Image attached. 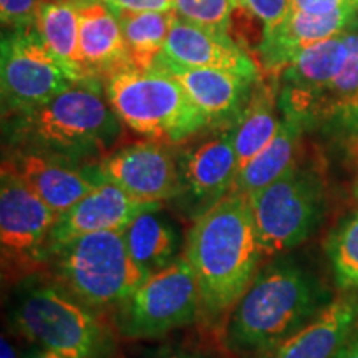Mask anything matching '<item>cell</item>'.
I'll return each mask as SVG.
<instances>
[{"mask_svg": "<svg viewBox=\"0 0 358 358\" xmlns=\"http://www.w3.org/2000/svg\"><path fill=\"white\" fill-rule=\"evenodd\" d=\"M358 20L355 22V25ZM355 25L345 32L348 45V58L342 71L330 85L315 93L306 105L302 106L297 118L302 124L313 116L335 113V111H348L355 115L358 111V29Z\"/></svg>", "mask_w": 358, "mask_h": 358, "instance_id": "cell-26", "label": "cell"}, {"mask_svg": "<svg viewBox=\"0 0 358 358\" xmlns=\"http://www.w3.org/2000/svg\"><path fill=\"white\" fill-rule=\"evenodd\" d=\"M201 319L196 275L182 254L155 272L113 310V325L127 340H156Z\"/></svg>", "mask_w": 358, "mask_h": 358, "instance_id": "cell-7", "label": "cell"}, {"mask_svg": "<svg viewBox=\"0 0 358 358\" xmlns=\"http://www.w3.org/2000/svg\"><path fill=\"white\" fill-rule=\"evenodd\" d=\"M158 208L161 204L134 199L113 182H101L77 204L58 214L50 234V254L77 237L105 231H124L141 213Z\"/></svg>", "mask_w": 358, "mask_h": 358, "instance_id": "cell-14", "label": "cell"}, {"mask_svg": "<svg viewBox=\"0 0 358 358\" xmlns=\"http://www.w3.org/2000/svg\"><path fill=\"white\" fill-rule=\"evenodd\" d=\"M241 0H174V13L211 32L229 35L232 15Z\"/></svg>", "mask_w": 358, "mask_h": 358, "instance_id": "cell-28", "label": "cell"}, {"mask_svg": "<svg viewBox=\"0 0 358 358\" xmlns=\"http://www.w3.org/2000/svg\"><path fill=\"white\" fill-rule=\"evenodd\" d=\"M264 256L248 196L229 192L196 219L185 257L198 282L201 319L222 325L256 277Z\"/></svg>", "mask_w": 358, "mask_h": 358, "instance_id": "cell-2", "label": "cell"}, {"mask_svg": "<svg viewBox=\"0 0 358 358\" xmlns=\"http://www.w3.org/2000/svg\"><path fill=\"white\" fill-rule=\"evenodd\" d=\"M155 69L169 75L181 85L189 100L203 111L209 123H236L249 101L252 80L226 70L185 69L158 57Z\"/></svg>", "mask_w": 358, "mask_h": 358, "instance_id": "cell-16", "label": "cell"}, {"mask_svg": "<svg viewBox=\"0 0 358 358\" xmlns=\"http://www.w3.org/2000/svg\"><path fill=\"white\" fill-rule=\"evenodd\" d=\"M127 42L129 60L138 70H153L156 60L163 53L174 12L116 13Z\"/></svg>", "mask_w": 358, "mask_h": 358, "instance_id": "cell-25", "label": "cell"}, {"mask_svg": "<svg viewBox=\"0 0 358 358\" xmlns=\"http://www.w3.org/2000/svg\"><path fill=\"white\" fill-rule=\"evenodd\" d=\"M348 58L345 34L337 35L303 50L284 70V116L297 118L302 106L330 85L342 71Z\"/></svg>", "mask_w": 358, "mask_h": 358, "instance_id": "cell-19", "label": "cell"}, {"mask_svg": "<svg viewBox=\"0 0 358 358\" xmlns=\"http://www.w3.org/2000/svg\"><path fill=\"white\" fill-rule=\"evenodd\" d=\"M40 0H0V19L10 32L35 27Z\"/></svg>", "mask_w": 358, "mask_h": 358, "instance_id": "cell-29", "label": "cell"}, {"mask_svg": "<svg viewBox=\"0 0 358 358\" xmlns=\"http://www.w3.org/2000/svg\"><path fill=\"white\" fill-rule=\"evenodd\" d=\"M138 358H221L198 347L161 345L143 352Z\"/></svg>", "mask_w": 358, "mask_h": 358, "instance_id": "cell-33", "label": "cell"}, {"mask_svg": "<svg viewBox=\"0 0 358 358\" xmlns=\"http://www.w3.org/2000/svg\"><path fill=\"white\" fill-rule=\"evenodd\" d=\"M35 30L47 50L64 65L75 82L90 77L80 58V15L78 3L70 0L40 2Z\"/></svg>", "mask_w": 358, "mask_h": 358, "instance_id": "cell-21", "label": "cell"}, {"mask_svg": "<svg viewBox=\"0 0 358 358\" xmlns=\"http://www.w3.org/2000/svg\"><path fill=\"white\" fill-rule=\"evenodd\" d=\"M58 214L2 163L0 173V250L3 277L38 272L50 257V234Z\"/></svg>", "mask_w": 358, "mask_h": 358, "instance_id": "cell-9", "label": "cell"}, {"mask_svg": "<svg viewBox=\"0 0 358 358\" xmlns=\"http://www.w3.org/2000/svg\"><path fill=\"white\" fill-rule=\"evenodd\" d=\"M0 65L3 111L8 113L25 115L42 108L77 83L47 50L35 27L3 35Z\"/></svg>", "mask_w": 358, "mask_h": 358, "instance_id": "cell-10", "label": "cell"}, {"mask_svg": "<svg viewBox=\"0 0 358 358\" xmlns=\"http://www.w3.org/2000/svg\"><path fill=\"white\" fill-rule=\"evenodd\" d=\"M335 301L324 279L289 254L259 268L222 324V347L234 358H264Z\"/></svg>", "mask_w": 358, "mask_h": 358, "instance_id": "cell-1", "label": "cell"}, {"mask_svg": "<svg viewBox=\"0 0 358 358\" xmlns=\"http://www.w3.org/2000/svg\"><path fill=\"white\" fill-rule=\"evenodd\" d=\"M358 325V292L342 294L264 358H332Z\"/></svg>", "mask_w": 358, "mask_h": 358, "instance_id": "cell-20", "label": "cell"}, {"mask_svg": "<svg viewBox=\"0 0 358 358\" xmlns=\"http://www.w3.org/2000/svg\"><path fill=\"white\" fill-rule=\"evenodd\" d=\"M19 118L15 133L27 150L77 163L108 150L122 131V122L95 78L71 85L42 108Z\"/></svg>", "mask_w": 358, "mask_h": 358, "instance_id": "cell-4", "label": "cell"}, {"mask_svg": "<svg viewBox=\"0 0 358 358\" xmlns=\"http://www.w3.org/2000/svg\"><path fill=\"white\" fill-rule=\"evenodd\" d=\"M343 8H358V0H292V10L307 15H329Z\"/></svg>", "mask_w": 358, "mask_h": 358, "instance_id": "cell-31", "label": "cell"}, {"mask_svg": "<svg viewBox=\"0 0 358 358\" xmlns=\"http://www.w3.org/2000/svg\"><path fill=\"white\" fill-rule=\"evenodd\" d=\"M7 313L17 334L65 358H113L116 353L115 325L43 272L15 282Z\"/></svg>", "mask_w": 358, "mask_h": 358, "instance_id": "cell-3", "label": "cell"}, {"mask_svg": "<svg viewBox=\"0 0 358 358\" xmlns=\"http://www.w3.org/2000/svg\"><path fill=\"white\" fill-rule=\"evenodd\" d=\"M115 13L174 12V0H110Z\"/></svg>", "mask_w": 358, "mask_h": 358, "instance_id": "cell-32", "label": "cell"}, {"mask_svg": "<svg viewBox=\"0 0 358 358\" xmlns=\"http://www.w3.org/2000/svg\"><path fill=\"white\" fill-rule=\"evenodd\" d=\"M20 358H65V357L58 355V353H53L50 350H45V348L32 347V348H29V350H25L24 353H22Z\"/></svg>", "mask_w": 358, "mask_h": 358, "instance_id": "cell-35", "label": "cell"}, {"mask_svg": "<svg viewBox=\"0 0 358 358\" xmlns=\"http://www.w3.org/2000/svg\"><path fill=\"white\" fill-rule=\"evenodd\" d=\"M105 95L120 122L156 143H181L209 123L181 85L158 69L115 71Z\"/></svg>", "mask_w": 358, "mask_h": 358, "instance_id": "cell-6", "label": "cell"}, {"mask_svg": "<svg viewBox=\"0 0 358 358\" xmlns=\"http://www.w3.org/2000/svg\"><path fill=\"white\" fill-rule=\"evenodd\" d=\"M0 358H20L6 335H2V340H0Z\"/></svg>", "mask_w": 358, "mask_h": 358, "instance_id": "cell-36", "label": "cell"}, {"mask_svg": "<svg viewBox=\"0 0 358 358\" xmlns=\"http://www.w3.org/2000/svg\"><path fill=\"white\" fill-rule=\"evenodd\" d=\"M303 124L299 120L284 116L279 131L252 161L237 173L231 192L250 196L284 176L295 166L299 140Z\"/></svg>", "mask_w": 358, "mask_h": 358, "instance_id": "cell-22", "label": "cell"}, {"mask_svg": "<svg viewBox=\"0 0 358 358\" xmlns=\"http://www.w3.org/2000/svg\"><path fill=\"white\" fill-rule=\"evenodd\" d=\"M178 191L173 198L179 213L199 219L232 191L237 156L232 129L187 150L178 161Z\"/></svg>", "mask_w": 358, "mask_h": 358, "instance_id": "cell-11", "label": "cell"}, {"mask_svg": "<svg viewBox=\"0 0 358 358\" xmlns=\"http://www.w3.org/2000/svg\"><path fill=\"white\" fill-rule=\"evenodd\" d=\"M80 58L90 77L133 66L118 15L106 2L80 0Z\"/></svg>", "mask_w": 358, "mask_h": 358, "instance_id": "cell-18", "label": "cell"}, {"mask_svg": "<svg viewBox=\"0 0 358 358\" xmlns=\"http://www.w3.org/2000/svg\"><path fill=\"white\" fill-rule=\"evenodd\" d=\"M161 57L185 69H216L256 80V62L229 35L206 30L181 17H174Z\"/></svg>", "mask_w": 358, "mask_h": 358, "instance_id": "cell-15", "label": "cell"}, {"mask_svg": "<svg viewBox=\"0 0 358 358\" xmlns=\"http://www.w3.org/2000/svg\"><path fill=\"white\" fill-rule=\"evenodd\" d=\"M248 198L266 256H280L302 245L324 217V185L315 173L297 164Z\"/></svg>", "mask_w": 358, "mask_h": 358, "instance_id": "cell-8", "label": "cell"}, {"mask_svg": "<svg viewBox=\"0 0 358 358\" xmlns=\"http://www.w3.org/2000/svg\"><path fill=\"white\" fill-rule=\"evenodd\" d=\"M332 358H358V325L352 330V334L343 340L338 350L334 353Z\"/></svg>", "mask_w": 358, "mask_h": 358, "instance_id": "cell-34", "label": "cell"}, {"mask_svg": "<svg viewBox=\"0 0 358 358\" xmlns=\"http://www.w3.org/2000/svg\"><path fill=\"white\" fill-rule=\"evenodd\" d=\"M3 163L57 214L65 213L105 182L100 164H78L37 151H19Z\"/></svg>", "mask_w": 358, "mask_h": 358, "instance_id": "cell-13", "label": "cell"}, {"mask_svg": "<svg viewBox=\"0 0 358 358\" xmlns=\"http://www.w3.org/2000/svg\"><path fill=\"white\" fill-rule=\"evenodd\" d=\"M98 2H106V3H108V2H110V0H98Z\"/></svg>", "mask_w": 358, "mask_h": 358, "instance_id": "cell-37", "label": "cell"}, {"mask_svg": "<svg viewBox=\"0 0 358 358\" xmlns=\"http://www.w3.org/2000/svg\"><path fill=\"white\" fill-rule=\"evenodd\" d=\"M357 20L358 8H343L329 15H307L292 10L280 25L264 32L259 55L266 69L284 71L306 48L345 34Z\"/></svg>", "mask_w": 358, "mask_h": 358, "instance_id": "cell-17", "label": "cell"}, {"mask_svg": "<svg viewBox=\"0 0 358 358\" xmlns=\"http://www.w3.org/2000/svg\"><path fill=\"white\" fill-rule=\"evenodd\" d=\"M105 181L113 182L143 203L173 201L178 191V161L161 143L143 141L124 146L101 159Z\"/></svg>", "mask_w": 358, "mask_h": 358, "instance_id": "cell-12", "label": "cell"}, {"mask_svg": "<svg viewBox=\"0 0 358 358\" xmlns=\"http://www.w3.org/2000/svg\"><path fill=\"white\" fill-rule=\"evenodd\" d=\"M280 123L282 120L277 118L274 103L267 92L256 93L249 98L244 111L232 124L237 173L272 141Z\"/></svg>", "mask_w": 358, "mask_h": 358, "instance_id": "cell-24", "label": "cell"}, {"mask_svg": "<svg viewBox=\"0 0 358 358\" xmlns=\"http://www.w3.org/2000/svg\"><path fill=\"white\" fill-rule=\"evenodd\" d=\"M52 277L93 310H115L151 274L134 261L124 231L77 237L53 250Z\"/></svg>", "mask_w": 358, "mask_h": 358, "instance_id": "cell-5", "label": "cell"}, {"mask_svg": "<svg viewBox=\"0 0 358 358\" xmlns=\"http://www.w3.org/2000/svg\"><path fill=\"white\" fill-rule=\"evenodd\" d=\"M159 209L141 213L124 229L129 252L150 274L163 271L182 256L179 254L181 237L176 226Z\"/></svg>", "mask_w": 358, "mask_h": 358, "instance_id": "cell-23", "label": "cell"}, {"mask_svg": "<svg viewBox=\"0 0 358 358\" xmlns=\"http://www.w3.org/2000/svg\"><path fill=\"white\" fill-rule=\"evenodd\" d=\"M241 6L261 22L264 32L275 29L292 12V0H241Z\"/></svg>", "mask_w": 358, "mask_h": 358, "instance_id": "cell-30", "label": "cell"}, {"mask_svg": "<svg viewBox=\"0 0 358 358\" xmlns=\"http://www.w3.org/2000/svg\"><path fill=\"white\" fill-rule=\"evenodd\" d=\"M335 287L342 294L358 292V211L342 219L325 243Z\"/></svg>", "mask_w": 358, "mask_h": 358, "instance_id": "cell-27", "label": "cell"}]
</instances>
